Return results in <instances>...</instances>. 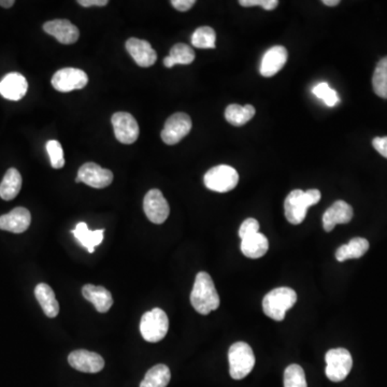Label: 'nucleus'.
<instances>
[{"label":"nucleus","instance_id":"obj_1","mask_svg":"<svg viewBox=\"0 0 387 387\" xmlns=\"http://www.w3.org/2000/svg\"><path fill=\"white\" fill-rule=\"evenodd\" d=\"M190 303L199 314L208 315L219 307V296L207 272H198L190 294Z\"/></svg>","mask_w":387,"mask_h":387},{"label":"nucleus","instance_id":"obj_2","mask_svg":"<svg viewBox=\"0 0 387 387\" xmlns=\"http://www.w3.org/2000/svg\"><path fill=\"white\" fill-rule=\"evenodd\" d=\"M321 192L318 190H294L289 192L284 202V213L289 223L299 225L305 221L308 209L318 204L321 200Z\"/></svg>","mask_w":387,"mask_h":387},{"label":"nucleus","instance_id":"obj_3","mask_svg":"<svg viewBox=\"0 0 387 387\" xmlns=\"http://www.w3.org/2000/svg\"><path fill=\"white\" fill-rule=\"evenodd\" d=\"M297 301V294L289 287H278L264 296L262 310L268 318L281 322L285 318L287 311L293 308Z\"/></svg>","mask_w":387,"mask_h":387},{"label":"nucleus","instance_id":"obj_4","mask_svg":"<svg viewBox=\"0 0 387 387\" xmlns=\"http://www.w3.org/2000/svg\"><path fill=\"white\" fill-rule=\"evenodd\" d=\"M229 373L233 380H242L252 372L255 366V355L246 342L233 343L228 351Z\"/></svg>","mask_w":387,"mask_h":387},{"label":"nucleus","instance_id":"obj_5","mask_svg":"<svg viewBox=\"0 0 387 387\" xmlns=\"http://www.w3.org/2000/svg\"><path fill=\"white\" fill-rule=\"evenodd\" d=\"M169 320L166 312L159 308L145 312L140 322V332L145 341L156 343L166 337Z\"/></svg>","mask_w":387,"mask_h":387},{"label":"nucleus","instance_id":"obj_6","mask_svg":"<svg viewBox=\"0 0 387 387\" xmlns=\"http://www.w3.org/2000/svg\"><path fill=\"white\" fill-rule=\"evenodd\" d=\"M325 361H326L325 373L332 382L337 383L345 380L353 367L351 353L342 348L330 350L325 356Z\"/></svg>","mask_w":387,"mask_h":387},{"label":"nucleus","instance_id":"obj_7","mask_svg":"<svg viewBox=\"0 0 387 387\" xmlns=\"http://www.w3.org/2000/svg\"><path fill=\"white\" fill-rule=\"evenodd\" d=\"M206 188L217 192H227L238 186L239 174L236 169L227 165H219L210 169L205 174Z\"/></svg>","mask_w":387,"mask_h":387},{"label":"nucleus","instance_id":"obj_8","mask_svg":"<svg viewBox=\"0 0 387 387\" xmlns=\"http://www.w3.org/2000/svg\"><path fill=\"white\" fill-rule=\"evenodd\" d=\"M192 125V118L188 114L183 112L173 114L165 123L164 129L161 132V139L166 145H177L190 134Z\"/></svg>","mask_w":387,"mask_h":387},{"label":"nucleus","instance_id":"obj_9","mask_svg":"<svg viewBox=\"0 0 387 387\" xmlns=\"http://www.w3.org/2000/svg\"><path fill=\"white\" fill-rule=\"evenodd\" d=\"M89 77L83 70L78 68H63L52 78V85L56 91L62 93L81 89L87 87Z\"/></svg>","mask_w":387,"mask_h":387},{"label":"nucleus","instance_id":"obj_10","mask_svg":"<svg viewBox=\"0 0 387 387\" xmlns=\"http://www.w3.org/2000/svg\"><path fill=\"white\" fill-rule=\"evenodd\" d=\"M114 135L124 145H132L139 137V125L134 116L127 112H116L111 118Z\"/></svg>","mask_w":387,"mask_h":387},{"label":"nucleus","instance_id":"obj_11","mask_svg":"<svg viewBox=\"0 0 387 387\" xmlns=\"http://www.w3.org/2000/svg\"><path fill=\"white\" fill-rule=\"evenodd\" d=\"M143 210L147 219L154 224H163L168 219L170 207L168 201L159 190L147 192L143 199Z\"/></svg>","mask_w":387,"mask_h":387},{"label":"nucleus","instance_id":"obj_12","mask_svg":"<svg viewBox=\"0 0 387 387\" xmlns=\"http://www.w3.org/2000/svg\"><path fill=\"white\" fill-rule=\"evenodd\" d=\"M78 178L91 188H105L114 181V173L95 163H87L79 169Z\"/></svg>","mask_w":387,"mask_h":387},{"label":"nucleus","instance_id":"obj_13","mask_svg":"<svg viewBox=\"0 0 387 387\" xmlns=\"http://www.w3.org/2000/svg\"><path fill=\"white\" fill-rule=\"evenodd\" d=\"M68 363L75 370L85 373H97L102 370L105 361L99 354L87 350H77L68 356Z\"/></svg>","mask_w":387,"mask_h":387},{"label":"nucleus","instance_id":"obj_14","mask_svg":"<svg viewBox=\"0 0 387 387\" xmlns=\"http://www.w3.org/2000/svg\"><path fill=\"white\" fill-rule=\"evenodd\" d=\"M353 208L348 202L343 200L334 202L323 215L324 231L330 233L339 224L350 223L353 219Z\"/></svg>","mask_w":387,"mask_h":387},{"label":"nucleus","instance_id":"obj_15","mask_svg":"<svg viewBox=\"0 0 387 387\" xmlns=\"http://www.w3.org/2000/svg\"><path fill=\"white\" fill-rule=\"evenodd\" d=\"M46 34L55 37L56 40L63 44H73L80 37L79 29L68 19H53L44 25Z\"/></svg>","mask_w":387,"mask_h":387},{"label":"nucleus","instance_id":"obj_16","mask_svg":"<svg viewBox=\"0 0 387 387\" xmlns=\"http://www.w3.org/2000/svg\"><path fill=\"white\" fill-rule=\"evenodd\" d=\"M126 50L140 67H151L156 63L157 53L154 48H152L150 42L145 40L137 38L128 39L126 42Z\"/></svg>","mask_w":387,"mask_h":387},{"label":"nucleus","instance_id":"obj_17","mask_svg":"<svg viewBox=\"0 0 387 387\" xmlns=\"http://www.w3.org/2000/svg\"><path fill=\"white\" fill-rule=\"evenodd\" d=\"M287 57H289V53L284 46H272L262 57L260 68V75L266 78L277 75L287 64Z\"/></svg>","mask_w":387,"mask_h":387},{"label":"nucleus","instance_id":"obj_18","mask_svg":"<svg viewBox=\"0 0 387 387\" xmlns=\"http://www.w3.org/2000/svg\"><path fill=\"white\" fill-rule=\"evenodd\" d=\"M32 223V215L26 208L19 207L0 217V229L13 233H22Z\"/></svg>","mask_w":387,"mask_h":387},{"label":"nucleus","instance_id":"obj_19","mask_svg":"<svg viewBox=\"0 0 387 387\" xmlns=\"http://www.w3.org/2000/svg\"><path fill=\"white\" fill-rule=\"evenodd\" d=\"M28 83L24 75L11 73L0 82V95L9 100H21L26 95Z\"/></svg>","mask_w":387,"mask_h":387},{"label":"nucleus","instance_id":"obj_20","mask_svg":"<svg viewBox=\"0 0 387 387\" xmlns=\"http://www.w3.org/2000/svg\"><path fill=\"white\" fill-rule=\"evenodd\" d=\"M82 295L87 301L93 303L96 310L100 313L108 312L114 305V298L110 291L102 287L87 284L83 287Z\"/></svg>","mask_w":387,"mask_h":387},{"label":"nucleus","instance_id":"obj_21","mask_svg":"<svg viewBox=\"0 0 387 387\" xmlns=\"http://www.w3.org/2000/svg\"><path fill=\"white\" fill-rule=\"evenodd\" d=\"M241 252L246 258L258 260L269 250V241L262 233H258L246 238L241 239Z\"/></svg>","mask_w":387,"mask_h":387},{"label":"nucleus","instance_id":"obj_22","mask_svg":"<svg viewBox=\"0 0 387 387\" xmlns=\"http://www.w3.org/2000/svg\"><path fill=\"white\" fill-rule=\"evenodd\" d=\"M35 296L48 318H54L57 316L60 313V305L56 300L53 289H51L48 284H38L35 289Z\"/></svg>","mask_w":387,"mask_h":387},{"label":"nucleus","instance_id":"obj_23","mask_svg":"<svg viewBox=\"0 0 387 387\" xmlns=\"http://www.w3.org/2000/svg\"><path fill=\"white\" fill-rule=\"evenodd\" d=\"M105 229H97V231H89L87 224L84 222L78 224L73 233L75 239L79 241L83 248L87 249L89 253L95 252V246H99L104 241Z\"/></svg>","mask_w":387,"mask_h":387},{"label":"nucleus","instance_id":"obj_24","mask_svg":"<svg viewBox=\"0 0 387 387\" xmlns=\"http://www.w3.org/2000/svg\"><path fill=\"white\" fill-rule=\"evenodd\" d=\"M369 250V241L365 238H353L348 244H343L336 252L338 262H342L349 260H357L363 258Z\"/></svg>","mask_w":387,"mask_h":387},{"label":"nucleus","instance_id":"obj_25","mask_svg":"<svg viewBox=\"0 0 387 387\" xmlns=\"http://www.w3.org/2000/svg\"><path fill=\"white\" fill-rule=\"evenodd\" d=\"M22 188V176L19 170L10 168L3 177V182L0 183V197L3 200L15 199Z\"/></svg>","mask_w":387,"mask_h":387},{"label":"nucleus","instance_id":"obj_26","mask_svg":"<svg viewBox=\"0 0 387 387\" xmlns=\"http://www.w3.org/2000/svg\"><path fill=\"white\" fill-rule=\"evenodd\" d=\"M255 116V108L246 105L242 107L240 105H229L225 110V118L227 122L233 126L246 125Z\"/></svg>","mask_w":387,"mask_h":387},{"label":"nucleus","instance_id":"obj_27","mask_svg":"<svg viewBox=\"0 0 387 387\" xmlns=\"http://www.w3.org/2000/svg\"><path fill=\"white\" fill-rule=\"evenodd\" d=\"M171 373L166 365L152 367L140 383V387H167L170 382Z\"/></svg>","mask_w":387,"mask_h":387},{"label":"nucleus","instance_id":"obj_28","mask_svg":"<svg viewBox=\"0 0 387 387\" xmlns=\"http://www.w3.org/2000/svg\"><path fill=\"white\" fill-rule=\"evenodd\" d=\"M372 87L375 94L381 98L387 99V56L382 58L375 67Z\"/></svg>","mask_w":387,"mask_h":387},{"label":"nucleus","instance_id":"obj_29","mask_svg":"<svg viewBox=\"0 0 387 387\" xmlns=\"http://www.w3.org/2000/svg\"><path fill=\"white\" fill-rule=\"evenodd\" d=\"M217 34L215 29L202 26L196 29L192 36V44L198 48H215Z\"/></svg>","mask_w":387,"mask_h":387},{"label":"nucleus","instance_id":"obj_30","mask_svg":"<svg viewBox=\"0 0 387 387\" xmlns=\"http://www.w3.org/2000/svg\"><path fill=\"white\" fill-rule=\"evenodd\" d=\"M284 387H308L305 371L300 366L293 363L284 371Z\"/></svg>","mask_w":387,"mask_h":387},{"label":"nucleus","instance_id":"obj_31","mask_svg":"<svg viewBox=\"0 0 387 387\" xmlns=\"http://www.w3.org/2000/svg\"><path fill=\"white\" fill-rule=\"evenodd\" d=\"M171 60H173L174 65H190L195 60V52L192 48L184 44H177L170 50Z\"/></svg>","mask_w":387,"mask_h":387},{"label":"nucleus","instance_id":"obj_32","mask_svg":"<svg viewBox=\"0 0 387 387\" xmlns=\"http://www.w3.org/2000/svg\"><path fill=\"white\" fill-rule=\"evenodd\" d=\"M312 93L318 98L322 99L326 106L334 107L339 104V95L337 91L330 87L328 83L322 82L315 85L313 87Z\"/></svg>","mask_w":387,"mask_h":387},{"label":"nucleus","instance_id":"obj_33","mask_svg":"<svg viewBox=\"0 0 387 387\" xmlns=\"http://www.w3.org/2000/svg\"><path fill=\"white\" fill-rule=\"evenodd\" d=\"M46 151L50 156L51 165L54 169L63 168L65 166V157L62 145L56 140H50L46 143Z\"/></svg>","mask_w":387,"mask_h":387},{"label":"nucleus","instance_id":"obj_34","mask_svg":"<svg viewBox=\"0 0 387 387\" xmlns=\"http://www.w3.org/2000/svg\"><path fill=\"white\" fill-rule=\"evenodd\" d=\"M258 233H260V223L258 219H252V217L243 222L239 228V237L241 239L246 238V237L252 236Z\"/></svg>","mask_w":387,"mask_h":387},{"label":"nucleus","instance_id":"obj_35","mask_svg":"<svg viewBox=\"0 0 387 387\" xmlns=\"http://www.w3.org/2000/svg\"><path fill=\"white\" fill-rule=\"evenodd\" d=\"M242 7H262L264 10L271 11L279 5L278 0H240L239 1Z\"/></svg>","mask_w":387,"mask_h":387},{"label":"nucleus","instance_id":"obj_36","mask_svg":"<svg viewBox=\"0 0 387 387\" xmlns=\"http://www.w3.org/2000/svg\"><path fill=\"white\" fill-rule=\"evenodd\" d=\"M195 0H172L171 5L181 12H186L195 5Z\"/></svg>","mask_w":387,"mask_h":387},{"label":"nucleus","instance_id":"obj_37","mask_svg":"<svg viewBox=\"0 0 387 387\" xmlns=\"http://www.w3.org/2000/svg\"><path fill=\"white\" fill-rule=\"evenodd\" d=\"M372 145L377 151L387 159V137H377L372 140Z\"/></svg>","mask_w":387,"mask_h":387},{"label":"nucleus","instance_id":"obj_38","mask_svg":"<svg viewBox=\"0 0 387 387\" xmlns=\"http://www.w3.org/2000/svg\"><path fill=\"white\" fill-rule=\"evenodd\" d=\"M78 3L85 8L105 7V6L108 5L109 1L108 0H79Z\"/></svg>","mask_w":387,"mask_h":387},{"label":"nucleus","instance_id":"obj_39","mask_svg":"<svg viewBox=\"0 0 387 387\" xmlns=\"http://www.w3.org/2000/svg\"><path fill=\"white\" fill-rule=\"evenodd\" d=\"M13 5H15V0H0V7L6 9L12 7Z\"/></svg>","mask_w":387,"mask_h":387},{"label":"nucleus","instance_id":"obj_40","mask_svg":"<svg viewBox=\"0 0 387 387\" xmlns=\"http://www.w3.org/2000/svg\"><path fill=\"white\" fill-rule=\"evenodd\" d=\"M323 3L325 6H328V7H336V6L339 5V0H323Z\"/></svg>","mask_w":387,"mask_h":387},{"label":"nucleus","instance_id":"obj_41","mask_svg":"<svg viewBox=\"0 0 387 387\" xmlns=\"http://www.w3.org/2000/svg\"><path fill=\"white\" fill-rule=\"evenodd\" d=\"M164 65L166 66L167 68H172L173 66H174V63H173V60H171L170 56H167V57L165 58Z\"/></svg>","mask_w":387,"mask_h":387}]
</instances>
